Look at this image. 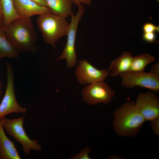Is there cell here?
I'll use <instances>...</instances> for the list:
<instances>
[{"label":"cell","mask_w":159,"mask_h":159,"mask_svg":"<svg viewBox=\"0 0 159 159\" xmlns=\"http://www.w3.org/2000/svg\"><path fill=\"white\" fill-rule=\"evenodd\" d=\"M115 94L113 89L104 81L90 84L82 91V100L91 105L111 103Z\"/></svg>","instance_id":"ba28073f"},{"label":"cell","mask_w":159,"mask_h":159,"mask_svg":"<svg viewBox=\"0 0 159 159\" xmlns=\"http://www.w3.org/2000/svg\"><path fill=\"white\" fill-rule=\"evenodd\" d=\"M113 129L119 135L132 137L137 135L146 121L135 102H126L113 114Z\"/></svg>","instance_id":"7a4b0ae2"},{"label":"cell","mask_w":159,"mask_h":159,"mask_svg":"<svg viewBox=\"0 0 159 159\" xmlns=\"http://www.w3.org/2000/svg\"><path fill=\"white\" fill-rule=\"evenodd\" d=\"M2 119L0 120V159H20L14 143L9 139L5 133Z\"/></svg>","instance_id":"7c38bea8"},{"label":"cell","mask_w":159,"mask_h":159,"mask_svg":"<svg viewBox=\"0 0 159 159\" xmlns=\"http://www.w3.org/2000/svg\"><path fill=\"white\" fill-rule=\"evenodd\" d=\"M66 18L51 12L41 15L37 22L44 42L55 48L56 43L62 37L66 36L69 23Z\"/></svg>","instance_id":"3957f363"},{"label":"cell","mask_w":159,"mask_h":159,"mask_svg":"<svg viewBox=\"0 0 159 159\" xmlns=\"http://www.w3.org/2000/svg\"><path fill=\"white\" fill-rule=\"evenodd\" d=\"M156 1H159V0H156Z\"/></svg>","instance_id":"83f0119b"},{"label":"cell","mask_w":159,"mask_h":159,"mask_svg":"<svg viewBox=\"0 0 159 159\" xmlns=\"http://www.w3.org/2000/svg\"><path fill=\"white\" fill-rule=\"evenodd\" d=\"M46 6L50 12L65 18L74 13L72 0H46Z\"/></svg>","instance_id":"5bb4252c"},{"label":"cell","mask_w":159,"mask_h":159,"mask_svg":"<svg viewBox=\"0 0 159 159\" xmlns=\"http://www.w3.org/2000/svg\"><path fill=\"white\" fill-rule=\"evenodd\" d=\"M155 58L148 53L140 54L133 57L129 71L143 72L147 66L154 62Z\"/></svg>","instance_id":"2e32d148"},{"label":"cell","mask_w":159,"mask_h":159,"mask_svg":"<svg viewBox=\"0 0 159 159\" xmlns=\"http://www.w3.org/2000/svg\"><path fill=\"white\" fill-rule=\"evenodd\" d=\"M19 57V52L7 39L4 27L0 26V61L4 57L16 58Z\"/></svg>","instance_id":"9a60e30c"},{"label":"cell","mask_w":159,"mask_h":159,"mask_svg":"<svg viewBox=\"0 0 159 159\" xmlns=\"http://www.w3.org/2000/svg\"><path fill=\"white\" fill-rule=\"evenodd\" d=\"M7 84L4 96L0 104V120L8 114L12 113L25 114L27 109L20 106L15 95L14 74L12 67L6 63Z\"/></svg>","instance_id":"8992f818"},{"label":"cell","mask_w":159,"mask_h":159,"mask_svg":"<svg viewBox=\"0 0 159 159\" xmlns=\"http://www.w3.org/2000/svg\"><path fill=\"white\" fill-rule=\"evenodd\" d=\"M2 86V83L1 81L0 80V89H1Z\"/></svg>","instance_id":"484cf974"},{"label":"cell","mask_w":159,"mask_h":159,"mask_svg":"<svg viewBox=\"0 0 159 159\" xmlns=\"http://www.w3.org/2000/svg\"><path fill=\"white\" fill-rule=\"evenodd\" d=\"M24 119L23 116L12 119L4 117L2 122L7 133L21 144L24 153L27 155L32 150L39 151L42 148L37 140L31 139L26 134L23 127Z\"/></svg>","instance_id":"277c9868"},{"label":"cell","mask_w":159,"mask_h":159,"mask_svg":"<svg viewBox=\"0 0 159 159\" xmlns=\"http://www.w3.org/2000/svg\"><path fill=\"white\" fill-rule=\"evenodd\" d=\"M79 82L82 85L103 81L109 75L108 70L99 69L86 59L79 61L75 72Z\"/></svg>","instance_id":"9c48e42d"},{"label":"cell","mask_w":159,"mask_h":159,"mask_svg":"<svg viewBox=\"0 0 159 159\" xmlns=\"http://www.w3.org/2000/svg\"><path fill=\"white\" fill-rule=\"evenodd\" d=\"M17 14L21 17L30 18L50 12L46 6L40 5L32 0H13Z\"/></svg>","instance_id":"8fae6325"},{"label":"cell","mask_w":159,"mask_h":159,"mask_svg":"<svg viewBox=\"0 0 159 159\" xmlns=\"http://www.w3.org/2000/svg\"><path fill=\"white\" fill-rule=\"evenodd\" d=\"M150 72L159 77V61H158L153 65L151 68Z\"/></svg>","instance_id":"7402d4cb"},{"label":"cell","mask_w":159,"mask_h":159,"mask_svg":"<svg viewBox=\"0 0 159 159\" xmlns=\"http://www.w3.org/2000/svg\"><path fill=\"white\" fill-rule=\"evenodd\" d=\"M151 127L154 133L157 136L159 135V117L151 121Z\"/></svg>","instance_id":"44dd1931"},{"label":"cell","mask_w":159,"mask_h":159,"mask_svg":"<svg viewBox=\"0 0 159 159\" xmlns=\"http://www.w3.org/2000/svg\"><path fill=\"white\" fill-rule=\"evenodd\" d=\"M135 102L145 121H150L159 117V98L155 92L141 93Z\"/></svg>","instance_id":"30bf717a"},{"label":"cell","mask_w":159,"mask_h":159,"mask_svg":"<svg viewBox=\"0 0 159 159\" xmlns=\"http://www.w3.org/2000/svg\"><path fill=\"white\" fill-rule=\"evenodd\" d=\"M142 38L144 41L148 43H158L157 40V35L155 32L143 33Z\"/></svg>","instance_id":"ac0fdd59"},{"label":"cell","mask_w":159,"mask_h":159,"mask_svg":"<svg viewBox=\"0 0 159 159\" xmlns=\"http://www.w3.org/2000/svg\"><path fill=\"white\" fill-rule=\"evenodd\" d=\"M73 4L78 6L80 4L90 5L92 3V0H72Z\"/></svg>","instance_id":"603a6c76"},{"label":"cell","mask_w":159,"mask_h":159,"mask_svg":"<svg viewBox=\"0 0 159 159\" xmlns=\"http://www.w3.org/2000/svg\"><path fill=\"white\" fill-rule=\"evenodd\" d=\"M32 0L40 5L47 7L46 0Z\"/></svg>","instance_id":"d4e9b609"},{"label":"cell","mask_w":159,"mask_h":159,"mask_svg":"<svg viewBox=\"0 0 159 159\" xmlns=\"http://www.w3.org/2000/svg\"><path fill=\"white\" fill-rule=\"evenodd\" d=\"M4 28L7 39L18 52H36L37 36L30 18L16 19Z\"/></svg>","instance_id":"6da1fadb"},{"label":"cell","mask_w":159,"mask_h":159,"mask_svg":"<svg viewBox=\"0 0 159 159\" xmlns=\"http://www.w3.org/2000/svg\"><path fill=\"white\" fill-rule=\"evenodd\" d=\"M90 150L87 147L82 150L79 154L75 156H72V159H91L88 156V154L90 152Z\"/></svg>","instance_id":"ffe728a7"},{"label":"cell","mask_w":159,"mask_h":159,"mask_svg":"<svg viewBox=\"0 0 159 159\" xmlns=\"http://www.w3.org/2000/svg\"><path fill=\"white\" fill-rule=\"evenodd\" d=\"M77 6L78 10L76 14L74 15L73 13L71 16L66 44L59 58L60 60L66 59L69 68H72L77 64V59L75 49L76 35L79 23L85 11L83 5L80 4Z\"/></svg>","instance_id":"5b68a950"},{"label":"cell","mask_w":159,"mask_h":159,"mask_svg":"<svg viewBox=\"0 0 159 159\" xmlns=\"http://www.w3.org/2000/svg\"><path fill=\"white\" fill-rule=\"evenodd\" d=\"M1 94H2L1 92V89H0V98L1 97Z\"/></svg>","instance_id":"4316f807"},{"label":"cell","mask_w":159,"mask_h":159,"mask_svg":"<svg viewBox=\"0 0 159 159\" xmlns=\"http://www.w3.org/2000/svg\"><path fill=\"white\" fill-rule=\"evenodd\" d=\"M122 86L127 88L139 87L159 92V77L150 72L129 71L119 75Z\"/></svg>","instance_id":"52a82bcc"},{"label":"cell","mask_w":159,"mask_h":159,"mask_svg":"<svg viewBox=\"0 0 159 159\" xmlns=\"http://www.w3.org/2000/svg\"><path fill=\"white\" fill-rule=\"evenodd\" d=\"M3 17L4 27L16 19L21 18L16 13L13 0H0Z\"/></svg>","instance_id":"e0dca14e"},{"label":"cell","mask_w":159,"mask_h":159,"mask_svg":"<svg viewBox=\"0 0 159 159\" xmlns=\"http://www.w3.org/2000/svg\"><path fill=\"white\" fill-rule=\"evenodd\" d=\"M132 58L130 52L124 51L120 56L110 62L108 69L109 75L116 77L129 71Z\"/></svg>","instance_id":"4fadbf2b"},{"label":"cell","mask_w":159,"mask_h":159,"mask_svg":"<svg viewBox=\"0 0 159 159\" xmlns=\"http://www.w3.org/2000/svg\"><path fill=\"white\" fill-rule=\"evenodd\" d=\"M0 26H3V17L0 1Z\"/></svg>","instance_id":"cb8c5ba5"},{"label":"cell","mask_w":159,"mask_h":159,"mask_svg":"<svg viewBox=\"0 0 159 159\" xmlns=\"http://www.w3.org/2000/svg\"><path fill=\"white\" fill-rule=\"evenodd\" d=\"M143 33L155 32L159 33V26L150 22L145 23L142 27Z\"/></svg>","instance_id":"d6986e66"}]
</instances>
